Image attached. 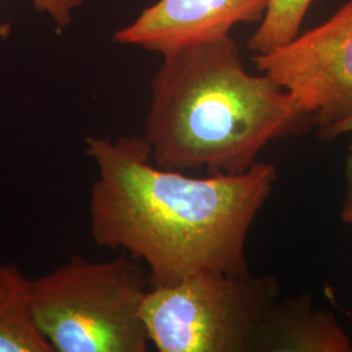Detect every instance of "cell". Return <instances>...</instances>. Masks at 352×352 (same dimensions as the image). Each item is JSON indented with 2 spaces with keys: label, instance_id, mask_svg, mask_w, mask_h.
<instances>
[{
  "label": "cell",
  "instance_id": "6da1fadb",
  "mask_svg": "<svg viewBox=\"0 0 352 352\" xmlns=\"http://www.w3.org/2000/svg\"><path fill=\"white\" fill-rule=\"evenodd\" d=\"M85 154L97 168L90 235L97 245L148 265L151 287L202 270L250 272L247 238L277 183L274 164L258 161L238 175L192 177L154 164L144 136H89Z\"/></svg>",
  "mask_w": 352,
  "mask_h": 352
},
{
  "label": "cell",
  "instance_id": "7a4b0ae2",
  "mask_svg": "<svg viewBox=\"0 0 352 352\" xmlns=\"http://www.w3.org/2000/svg\"><path fill=\"white\" fill-rule=\"evenodd\" d=\"M312 128L285 89L245 69L228 36L164 55L151 80L144 139L162 168L238 175L270 142Z\"/></svg>",
  "mask_w": 352,
  "mask_h": 352
},
{
  "label": "cell",
  "instance_id": "3957f363",
  "mask_svg": "<svg viewBox=\"0 0 352 352\" xmlns=\"http://www.w3.org/2000/svg\"><path fill=\"white\" fill-rule=\"evenodd\" d=\"M129 254L74 256L30 280L36 322L54 352H146L141 304L149 276Z\"/></svg>",
  "mask_w": 352,
  "mask_h": 352
},
{
  "label": "cell",
  "instance_id": "277c9868",
  "mask_svg": "<svg viewBox=\"0 0 352 352\" xmlns=\"http://www.w3.org/2000/svg\"><path fill=\"white\" fill-rule=\"evenodd\" d=\"M279 299L272 276L202 270L151 287L141 318L161 352H257L266 315Z\"/></svg>",
  "mask_w": 352,
  "mask_h": 352
},
{
  "label": "cell",
  "instance_id": "5b68a950",
  "mask_svg": "<svg viewBox=\"0 0 352 352\" xmlns=\"http://www.w3.org/2000/svg\"><path fill=\"white\" fill-rule=\"evenodd\" d=\"M260 74L285 89L317 131L352 115V0L325 23L267 54H254Z\"/></svg>",
  "mask_w": 352,
  "mask_h": 352
},
{
  "label": "cell",
  "instance_id": "8992f818",
  "mask_svg": "<svg viewBox=\"0 0 352 352\" xmlns=\"http://www.w3.org/2000/svg\"><path fill=\"white\" fill-rule=\"evenodd\" d=\"M269 0H158L113 41L162 56L230 36L238 24L261 23Z\"/></svg>",
  "mask_w": 352,
  "mask_h": 352
},
{
  "label": "cell",
  "instance_id": "52a82bcc",
  "mask_svg": "<svg viewBox=\"0 0 352 352\" xmlns=\"http://www.w3.org/2000/svg\"><path fill=\"white\" fill-rule=\"evenodd\" d=\"M350 337L337 317L315 309L308 294L278 299L266 315L257 352H351Z\"/></svg>",
  "mask_w": 352,
  "mask_h": 352
},
{
  "label": "cell",
  "instance_id": "ba28073f",
  "mask_svg": "<svg viewBox=\"0 0 352 352\" xmlns=\"http://www.w3.org/2000/svg\"><path fill=\"white\" fill-rule=\"evenodd\" d=\"M30 278L14 263H0V352H54L32 305Z\"/></svg>",
  "mask_w": 352,
  "mask_h": 352
},
{
  "label": "cell",
  "instance_id": "9c48e42d",
  "mask_svg": "<svg viewBox=\"0 0 352 352\" xmlns=\"http://www.w3.org/2000/svg\"><path fill=\"white\" fill-rule=\"evenodd\" d=\"M312 1L269 0L263 21L248 41V49L254 54H267L298 37Z\"/></svg>",
  "mask_w": 352,
  "mask_h": 352
},
{
  "label": "cell",
  "instance_id": "30bf717a",
  "mask_svg": "<svg viewBox=\"0 0 352 352\" xmlns=\"http://www.w3.org/2000/svg\"><path fill=\"white\" fill-rule=\"evenodd\" d=\"M82 1L84 0H32L38 12L46 13L59 29L72 24L74 13L81 7ZM10 32V25H0V38L7 37Z\"/></svg>",
  "mask_w": 352,
  "mask_h": 352
},
{
  "label": "cell",
  "instance_id": "8fae6325",
  "mask_svg": "<svg viewBox=\"0 0 352 352\" xmlns=\"http://www.w3.org/2000/svg\"><path fill=\"white\" fill-rule=\"evenodd\" d=\"M344 180L346 192L340 209V218L346 225L352 226V144L349 146V153L344 160Z\"/></svg>",
  "mask_w": 352,
  "mask_h": 352
},
{
  "label": "cell",
  "instance_id": "7c38bea8",
  "mask_svg": "<svg viewBox=\"0 0 352 352\" xmlns=\"http://www.w3.org/2000/svg\"><path fill=\"white\" fill-rule=\"evenodd\" d=\"M352 132V115L350 118H347L346 120L340 122L338 124L334 126H327L324 129L317 131V136L318 139L324 142H329L333 140H337L340 136L346 135V133H351Z\"/></svg>",
  "mask_w": 352,
  "mask_h": 352
}]
</instances>
